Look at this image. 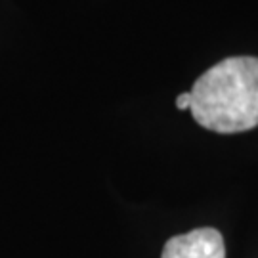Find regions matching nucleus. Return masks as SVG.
Here are the masks:
<instances>
[{
    "label": "nucleus",
    "instance_id": "1",
    "mask_svg": "<svg viewBox=\"0 0 258 258\" xmlns=\"http://www.w3.org/2000/svg\"><path fill=\"white\" fill-rule=\"evenodd\" d=\"M191 115L212 132L258 126V57L237 55L207 69L191 88Z\"/></svg>",
    "mask_w": 258,
    "mask_h": 258
},
{
    "label": "nucleus",
    "instance_id": "2",
    "mask_svg": "<svg viewBox=\"0 0 258 258\" xmlns=\"http://www.w3.org/2000/svg\"><path fill=\"white\" fill-rule=\"evenodd\" d=\"M161 258H226L220 231L199 228L166 241Z\"/></svg>",
    "mask_w": 258,
    "mask_h": 258
},
{
    "label": "nucleus",
    "instance_id": "3",
    "mask_svg": "<svg viewBox=\"0 0 258 258\" xmlns=\"http://www.w3.org/2000/svg\"><path fill=\"white\" fill-rule=\"evenodd\" d=\"M176 107L178 109H189L191 107V94L189 92H184V94H180L178 98H176Z\"/></svg>",
    "mask_w": 258,
    "mask_h": 258
}]
</instances>
